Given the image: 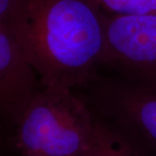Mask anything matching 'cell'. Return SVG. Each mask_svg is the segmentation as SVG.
Returning <instances> with one entry per match:
<instances>
[{"label":"cell","instance_id":"obj_1","mask_svg":"<svg viewBox=\"0 0 156 156\" xmlns=\"http://www.w3.org/2000/svg\"><path fill=\"white\" fill-rule=\"evenodd\" d=\"M6 24L44 88H88L100 76L104 29L90 0H17Z\"/></svg>","mask_w":156,"mask_h":156},{"label":"cell","instance_id":"obj_2","mask_svg":"<svg viewBox=\"0 0 156 156\" xmlns=\"http://www.w3.org/2000/svg\"><path fill=\"white\" fill-rule=\"evenodd\" d=\"M95 120L84 96L44 87L16 125L15 146L22 156H86Z\"/></svg>","mask_w":156,"mask_h":156},{"label":"cell","instance_id":"obj_3","mask_svg":"<svg viewBox=\"0 0 156 156\" xmlns=\"http://www.w3.org/2000/svg\"><path fill=\"white\" fill-rule=\"evenodd\" d=\"M84 96L96 115L115 125L156 155V83L99 76Z\"/></svg>","mask_w":156,"mask_h":156},{"label":"cell","instance_id":"obj_4","mask_svg":"<svg viewBox=\"0 0 156 156\" xmlns=\"http://www.w3.org/2000/svg\"><path fill=\"white\" fill-rule=\"evenodd\" d=\"M101 15L104 29L101 65L128 82L156 83V15Z\"/></svg>","mask_w":156,"mask_h":156},{"label":"cell","instance_id":"obj_5","mask_svg":"<svg viewBox=\"0 0 156 156\" xmlns=\"http://www.w3.org/2000/svg\"><path fill=\"white\" fill-rule=\"evenodd\" d=\"M44 89L6 23H0V110L15 126Z\"/></svg>","mask_w":156,"mask_h":156},{"label":"cell","instance_id":"obj_6","mask_svg":"<svg viewBox=\"0 0 156 156\" xmlns=\"http://www.w3.org/2000/svg\"><path fill=\"white\" fill-rule=\"evenodd\" d=\"M86 156L156 155L121 128L96 115L95 131Z\"/></svg>","mask_w":156,"mask_h":156},{"label":"cell","instance_id":"obj_7","mask_svg":"<svg viewBox=\"0 0 156 156\" xmlns=\"http://www.w3.org/2000/svg\"><path fill=\"white\" fill-rule=\"evenodd\" d=\"M101 12L120 16L156 15V0H90Z\"/></svg>","mask_w":156,"mask_h":156},{"label":"cell","instance_id":"obj_8","mask_svg":"<svg viewBox=\"0 0 156 156\" xmlns=\"http://www.w3.org/2000/svg\"><path fill=\"white\" fill-rule=\"evenodd\" d=\"M17 0H0V23H7L11 20Z\"/></svg>","mask_w":156,"mask_h":156}]
</instances>
